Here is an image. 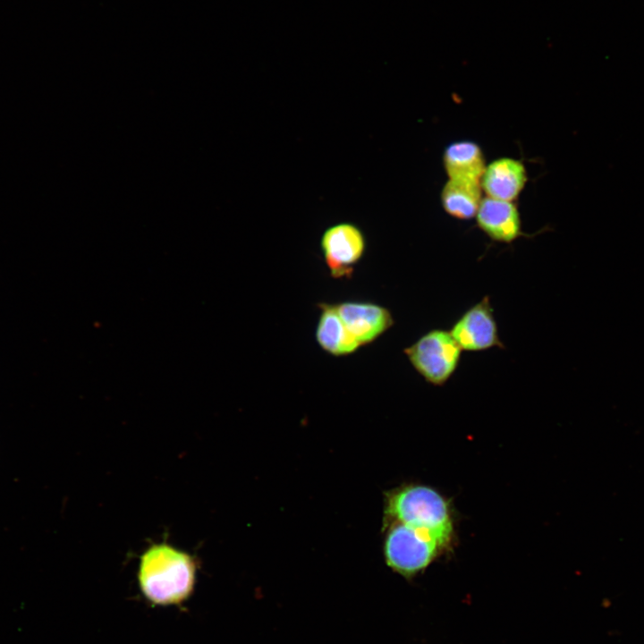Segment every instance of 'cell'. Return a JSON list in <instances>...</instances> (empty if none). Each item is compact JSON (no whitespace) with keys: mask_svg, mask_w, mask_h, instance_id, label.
Segmentation results:
<instances>
[{"mask_svg":"<svg viewBox=\"0 0 644 644\" xmlns=\"http://www.w3.org/2000/svg\"><path fill=\"white\" fill-rule=\"evenodd\" d=\"M443 165L448 179L480 182L487 164L479 144L460 140L446 146Z\"/></svg>","mask_w":644,"mask_h":644,"instance_id":"cell-10","label":"cell"},{"mask_svg":"<svg viewBox=\"0 0 644 644\" xmlns=\"http://www.w3.org/2000/svg\"><path fill=\"white\" fill-rule=\"evenodd\" d=\"M318 308L320 314L315 335L320 348L335 357L355 352L360 346L346 329L335 304L323 302Z\"/></svg>","mask_w":644,"mask_h":644,"instance_id":"cell-11","label":"cell"},{"mask_svg":"<svg viewBox=\"0 0 644 644\" xmlns=\"http://www.w3.org/2000/svg\"><path fill=\"white\" fill-rule=\"evenodd\" d=\"M366 245L363 232L352 223L342 222L326 228L320 248L330 275L335 279L351 278Z\"/></svg>","mask_w":644,"mask_h":644,"instance_id":"cell-5","label":"cell"},{"mask_svg":"<svg viewBox=\"0 0 644 644\" xmlns=\"http://www.w3.org/2000/svg\"><path fill=\"white\" fill-rule=\"evenodd\" d=\"M462 350L449 330L434 328L403 350L410 364L428 384L445 385L456 372Z\"/></svg>","mask_w":644,"mask_h":644,"instance_id":"cell-4","label":"cell"},{"mask_svg":"<svg viewBox=\"0 0 644 644\" xmlns=\"http://www.w3.org/2000/svg\"><path fill=\"white\" fill-rule=\"evenodd\" d=\"M335 308L360 346L373 343L394 324L388 309L371 301H343L335 304Z\"/></svg>","mask_w":644,"mask_h":644,"instance_id":"cell-7","label":"cell"},{"mask_svg":"<svg viewBox=\"0 0 644 644\" xmlns=\"http://www.w3.org/2000/svg\"><path fill=\"white\" fill-rule=\"evenodd\" d=\"M384 532L386 564L407 580L424 572L445 549L430 534L402 523H384Z\"/></svg>","mask_w":644,"mask_h":644,"instance_id":"cell-3","label":"cell"},{"mask_svg":"<svg viewBox=\"0 0 644 644\" xmlns=\"http://www.w3.org/2000/svg\"><path fill=\"white\" fill-rule=\"evenodd\" d=\"M475 218L479 229L493 242L512 243L525 235L520 212L513 201L485 197Z\"/></svg>","mask_w":644,"mask_h":644,"instance_id":"cell-8","label":"cell"},{"mask_svg":"<svg viewBox=\"0 0 644 644\" xmlns=\"http://www.w3.org/2000/svg\"><path fill=\"white\" fill-rule=\"evenodd\" d=\"M387 522H399L427 532L445 548L453 538L448 502L437 491L423 485H406L386 493L384 523Z\"/></svg>","mask_w":644,"mask_h":644,"instance_id":"cell-1","label":"cell"},{"mask_svg":"<svg viewBox=\"0 0 644 644\" xmlns=\"http://www.w3.org/2000/svg\"><path fill=\"white\" fill-rule=\"evenodd\" d=\"M482 192L480 182L448 179L440 193L442 208L456 219L469 220L478 212Z\"/></svg>","mask_w":644,"mask_h":644,"instance_id":"cell-12","label":"cell"},{"mask_svg":"<svg viewBox=\"0 0 644 644\" xmlns=\"http://www.w3.org/2000/svg\"><path fill=\"white\" fill-rule=\"evenodd\" d=\"M139 582L144 596L157 605H175L191 594L195 564L191 556L170 546L154 545L141 557Z\"/></svg>","mask_w":644,"mask_h":644,"instance_id":"cell-2","label":"cell"},{"mask_svg":"<svg viewBox=\"0 0 644 644\" xmlns=\"http://www.w3.org/2000/svg\"><path fill=\"white\" fill-rule=\"evenodd\" d=\"M450 333L465 352L504 349L488 295L467 309L452 325Z\"/></svg>","mask_w":644,"mask_h":644,"instance_id":"cell-6","label":"cell"},{"mask_svg":"<svg viewBox=\"0 0 644 644\" xmlns=\"http://www.w3.org/2000/svg\"><path fill=\"white\" fill-rule=\"evenodd\" d=\"M528 180L524 164L513 157H498L486 165L480 179L487 197L514 201L523 191Z\"/></svg>","mask_w":644,"mask_h":644,"instance_id":"cell-9","label":"cell"}]
</instances>
